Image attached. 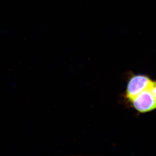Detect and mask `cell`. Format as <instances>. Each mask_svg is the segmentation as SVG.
Instances as JSON below:
<instances>
[{
  "instance_id": "obj_1",
  "label": "cell",
  "mask_w": 156,
  "mask_h": 156,
  "mask_svg": "<svg viewBox=\"0 0 156 156\" xmlns=\"http://www.w3.org/2000/svg\"><path fill=\"white\" fill-rule=\"evenodd\" d=\"M131 107L140 113H145L156 109V80L150 84L140 94L128 101Z\"/></svg>"
},
{
  "instance_id": "obj_2",
  "label": "cell",
  "mask_w": 156,
  "mask_h": 156,
  "mask_svg": "<svg viewBox=\"0 0 156 156\" xmlns=\"http://www.w3.org/2000/svg\"><path fill=\"white\" fill-rule=\"evenodd\" d=\"M152 80L146 75H131L128 80L125 91V97L127 102L140 94L150 84Z\"/></svg>"
}]
</instances>
